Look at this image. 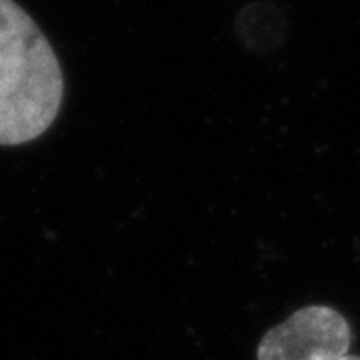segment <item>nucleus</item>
Listing matches in <instances>:
<instances>
[{
    "label": "nucleus",
    "instance_id": "f03ea898",
    "mask_svg": "<svg viewBox=\"0 0 360 360\" xmlns=\"http://www.w3.org/2000/svg\"><path fill=\"white\" fill-rule=\"evenodd\" d=\"M350 342L347 319L330 307L312 304L270 328L258 345L257 360H340Z\"/></svg>",
    "mask_w": 360,
    "mask_h": 360
},
{
    "label": "nucleus",
    "instance_id": "f257e3e1",
    "mask_svg": "<svg viewBox=\"0 0 360 360\" xmlns=\"http://www.w3.org/2000/svg\"><path fill=\"white\" fill-rule=\"evenodd\" d=\"M65 75L34 18L0 0V146L37 141L60 112Z\"/></svg>",
    "mask_w": 360,
    "mask_h": 360
},
{
    "label": "nucleus",
    "instance_id": "7ed1b4c3",
    "mask_svg": "<svg viewBox=\"0 0 360 360\" xmlns=\"http://www.w3.org/2000/svg\"><path fill=\"white\" fill-rule=\"evenodd\" d=\"M340 360H360V356H352V354H347L345 359H340Z\"/></svg>",
    "mask_w": 360,
    "mask_h": 360
}]
</instances>
